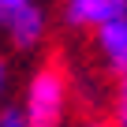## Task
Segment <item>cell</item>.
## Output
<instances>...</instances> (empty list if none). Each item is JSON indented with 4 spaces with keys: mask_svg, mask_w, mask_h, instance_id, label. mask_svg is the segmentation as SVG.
<instances>
[{
    "mask_svg": "<svg viewBox=\"0 0 127 127\" xmlns=\"http://www.w3.org/2000/svg\"><path fill=\"white\" fill-rule=\"evenodd\" d=\"M116 127H127V75L120 79V90H116Z\"/></svg>",
    "mask_w": 127,
    "mask_h": 127,
    "instance_id": "obj_5",
    "label": "cell"
},
{
    "mask_svg": "<svg viewBox=\"0 0 127 127\" xmlns=\"http://www.w3.org/2000/svg\"><path fill=\"white\" fill-rule=\"evenodd\" d=\"M19 112L26 127H60L64 112H67V75L56 64L37 67L34 79L26 82V101Z\"/></svg>",
    "mask_w": 127,
    "mask_h": 127,
    "instance_id": "obj_1",
    "label": "cell"
},
{
    "mask_svg": "<svg viewBox=\"0 0 127 127\" xmlns=\"http://www.w3.org/2000/svg\"><path fill=\"white\" fill-rule=\"evenodd\" d=\"M120 15H127V0H71L64 8V19L71 26H90V30H101Z\"/></svg>",
    "mask_w": 127,
    "mask_h": 127,
    "instance_id": "obj_3",
    "label": "cell"
},
{
    "mask_svg": "<svg viewBox=\"0 0 127 127\" xmlns=\"http://www.w3.org/2000/svg\"><path fill=\"white\" fill-rule=\"evenodd\" d=\"M0 127H26V120H23V112L11 105V108H0Z\"/></svg>",
    "mask_w": 127,
    "mask_h": 127,
    "instance_id": "obj_6",
    "label": "cell"
},
{
    "mask_svg": "<svg viewBox=\"0 0 127 127\" xmlns=\"http://www.w3.org/2000/svg\"><path fill=\"white\" fill-rule=\"evenodd\" d=\"M4 86H8V64L0 60V97H4Z\"/></svg>",
    "mask_w": 127,
    "mask_h": 127,
    "instance_id": "obj_7",
    "label": "cell"
},
{
    "mask_svg": "<svg viewBox=\"0 0 127 127\" xmlns=\"http://www.w3.org/2000/svg\"><path fill=\"white\" fill-rule=\"evenodd\" d=\"M94 34H97V52L105 56L108 67L120 71V79H123V75H127V15L105 23V26L94 30Z\"/></svg>",
    "mask_w": 127,
    "mask_h": 127,
    "instance_id": "obj_4",
    "label": "cell"
},
{
    "mask_svg": "<svg viewBox=\"0 0 127 127\" xmlns=\"http://www.w3.org/2000/svg\"><path fill=\"white\" fill-rule=\"evenodd\" d=\"M79 127H108L105 120H90V123H79Z\"/></svg>",
    "mask_w": 127,
    "mask_h": 127,
    "instance_id": "obj_8",
    "label": "cell"
},
{
    "mask_svg": "<svg viewBox=\"0 0 127 127\" xmlns=\"http://www.w3.org/2000/svg\"><path fill=\"white\" fill-rule=\"evenodd\" d=\"M0 30L19 49H34V45H41L49 19H45L41 4H34V0H0Z\"/></svg>",
    "mask_w": 127,
    "mask_h": 127,
    "instance_id": "obj_2",
    "label": "cell"
}]
</instances>
